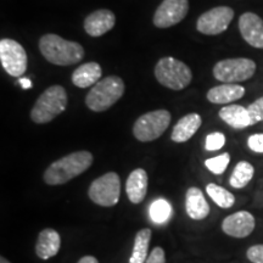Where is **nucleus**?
<instances>
[{"label":"nucleus","mask_w":263,"mask_h":263,"mask_svg":"<svg viewBox=\"0 0 263 263\" xmlns=\"http://www.w3.org/2000/svg\"><path fill=\"white\" fill-rule=\"evenodd\" d=\"M93 163L89 151H76L52 162L44 172V182L49 185H60L85 172Z\"/></svg>","instance_id":"1"},{"label":"nucleus","mask_w":263,"mask_h":263,"mask_svg":"<svg viewBox=\"0 0 263 263\" xmlns=\"http://www.w3.org/2000/svg\"><path fill=\"white\" fill-rule=\"evenodd\" d=\"M39 50L49 62L58 66L76 65L84 58V49L80 43L66 41L58 34L43 35Z\"/></svg>","instance_id":"2"},{"label":"nucleus","mask_w":263,"mask_h":263,"mask_svg":"<svg viewBox=\"0 0 263 263\" xmlns=\"http://www.w3.org/2000/svg\"><path fill=\"white\" fill-rule=\"evenodd\" d=\"M124 82L117 76H108L100 80L89 90L85 104L95 112H103L110 108L122 98Z\"/></svg>","instance_id":"3"},{"label":"nucleus","mask_w":263,"mask_h":263,"mask_svg":"<svg viewBox=\"0 0 263 263\" xmlns=\"http://www.w3.org/2000/svg\"><path fill=\"white\" fill-rule=\"evenodd\" d=\"M67 106V93L61 85H51L42 93L31 110V120L34 123H48L64 112Z\"/></svg>","instance_id":"4"},{"label":"nucleus","mask_w":263,"mask_h":263,"mask_svg":"<svg viewBox=\"0 0 263 263\" xmlns=\"http://www.w3.org/2000/svg\"><path fill=\"white\" fill-rule=\"evenodd\" d=\"M155 77L160 84L172 90H182L192 83L190 67L177 59L167 57L159 60L155 66Z\"/></svg>","instance_id":"5"},{"label":"nucleus","mask_w":263,"mask_h":263,"mask_svg":"<svg viewBox=\"0 0 263 263\" xmlns=\"http://www.w3.org/2000/svg\"><path fill=\"white\" fill-rule=\"evenodd\" d=\"M171 118V114L167 110H156L144 114L134 123V137L143 143L156 140L168 128Z\"/></svg>","instance_id":"6"},{"label":"nucleus","mask_w":263,"mask_h":263,"mask_svg":"<svg viewBox=\"0 0 263 263\" xmlns=\"http://www.w3.org/2000/svg\"><path fill=\"white\" fill-rule=\"evenodd\" d=\"M256 67V62L251 59H226L215 65L213 76L223 83H239L250 80L255 74Z\"/></svg>","instance_id":"7"},{"label":"nucleus","mask_w":263,"mask_h":263,"mask_svg":"<svg viewBox=\"0 0 263 263\" xmlns=\"http://www.w3.org/2000/svg\"><path fill=\"white\" fill-rule=\"evenodd\" d=\"M121 180L116 172H108L90 184L88 195L91 201L104 207L115 206L120 200Z\"/></svg>","instance_id":"8"},{"label":"nucleus","mask_w":263,"mask_h":263,"mask_svg":"<svg viewBox=\"0 0 263 263\" xmlns=\"http://www.w3.org/2000/svg\"><path fill=\"white\" fill-rule=\"evenodd\" d=\"M0 61L3 68L12 77H22L27 70V54L25 48L14 39L0 41Z\"/></svg>","instance_id":"9"},{"label":"nucleus","mask_w":263,"mask_h":263,"mask_svg":"<svg viewBox=\"0 0 263 263\" xmlns=\"http://www.w3.org/2000/svg\"><path fill=\"white\" fill-rule=\"evenodd\" d=\"M234 18V10L229 6H217L197 18V31L206 35L221 34L229 27L230 22Z\"/></svg>","instance_id":"10"},{"label":"nucleus","mask_w":263,"mask_h":263,"mask_svg":"<svg viewBox=\"0 0 263 263\" xmlns=\"http://www.w3.org/2000/svg\"><path fill=\"white\" fill-rule=\"evenodd\" d=\"M188 11V0H163L154 15V25L157 28L172 27L183 21Z\"/></svg>","instance_id":"11"},{"label":"nucleus","mask_w":263,"mask_h":263,"mask_svg":"<svg viewBox=\"0 0 263 263\" xmlns=\"http://www.w3.org/2000/svg\"><path fill=\"white\" fill-rule=\"evenodd\" d=\"M255 217L248 211H239L226 217L222 222V230L233 238H246L254 232Z\"/></svg>","instance_id":"12"},{"label":"nucleus","mask_w":263,"mask_h":263,"mask_svg":"<svg viewBox=\"0 0 263 263\" xmlns=\"http://www.w3.org/2000/svg\"><path fill=\"white\" fill-rule=\"evenodd\" d=\"M239 29L251 47L263 49V20L254 12H245L239 18Z\"/></svg>","instance_id":"13"},{"label":"nucleus","mask_w":263,"mask_h":263,"mask_svg":"<svg viewBox=\"0 0 263 263\" xmlns=\"http://www.w3.org/2000/svg\"><path fill=\"white\" fill-rule=\"evenodd\" d=\"M116 16L111 10L100 9L91 12L84 21V29L90 37H101L114 28Z\"/></svg>","instance_id":"14"},{"label":"nucleus","mask_w":263,"mask_h":263,"mask_svg":"<svg viewBox=\"0 0 263 263\" xmlns=\"http://www.w3.org/2000/svg\"><path fill=\"white\" fill-rule=\"evenodd\" d=\"M147 173L145 170L137 168L128 176L126 182L127 196L130 202L140 203L145 199L147 193Z\"/></svg>","instance_id":"15"},{"label":"nucleus","mask_w":263,"mask_h":263,"mask_svg":"<svg viewBox=\"0 0 263 263\" xmlns=\"http://www.w3.org/2000/svg\"><path fill=\"white\" fill-rule=\"evenodd\" d=\"M61 248L60 234L54 229H44L39 233L37 245H35V254L39 258L49 259L58 255Z\"/></svg>","instance_id":"16"},{"label":"nucleus","mask_w":263,"mask_h":263,"mask_svg":"<svg viewBox=\"0 0 263 263\" xmlns=\"http://www.w3.org/2000/svg\"><path fill=\"white\" fill-rule=\"evenodd\" d=\"M245 95V88L235 83H224L207 91V100L212 104H230Z\"/></svg>","instance_id":"17"},{"label":"nucleus","mask_w":263,"mask_h":263,"mask_svg":"<svg viewBox=\"0 0 263 263\" xmlns=\"http://www.w3.org/2000/svg\"><path fill=\"white\" fill-rule=\"evenodd\" d=\"M185 210L188 216L195 221L205 219L210 213V206L207 203L205 195L199 188H189L185 195Z\"/></svg>","instance_id":"18"},{"label":"nucleus","mask_w":263,"mask_h":263,"mask_svg":"<svg viewBox=\"0 0 263 263\" xmlns=\"http://www.w3.org/2000/svg\"><path fill=\"white\" fill-rule=\"evenodd\" d=\"M201 123L202 120L199 114L185 115L174 126L172 134H171V139L174 143H185L196 133Z\"/></svg>","instance_id":"19"},{"label":"nucleus","mask_w":263,"mask_h":263,"mask_svg":"<svg viewBox=\"0 0 263 263\" xmlns=\"http://www.w3.org/2000/svg\"><path fill=\"white\" fill-rule=\"evenodd\" d=\"M101 67L98 62H87L81 65L72 74V83L78 88H88L100 81Z\"/></svg>","instance_id":"20"},{"label":"nucleus","mask_w":263,"mask_h":263,"mask_svg":"<svg viewBox=\"0 0 263 263\" xmlns=\"http://www.w3.org/2000/svg\"><path fill=\"white\" fill-rule=\"evenodd\" d=\"M218 115L227 124L235 129H242V128L251 126L248 107L241 106V105H229V106L222 107Z\"/></svg>","instance_id":"21"},{"label":"nucleus","mask_w":263,"mask_h":263,"mask_svg":"<svg viewBox=\"0 0 263 263\" xmlns=\"http://www.w3.org/2000/svg\"><path fill=\"white\" fill-rule=\"evenodd\" d=\"M151 230L144 228L137 233L134 239L133 252L129 258V263H145L149 257V244L151 240Z\"/></svg>","instance_id":"22"},{"label":"nucleus","mask_w":263,"mask_h":263,"mask_svg":"<svg viewBox=\"0 0 263 263\" xmlns=\"http://www.w3.org/2000/svg\"><path fill=\"white\" fill-rule=\"evenodd\" d=\"M255 168L248 161H240L233 170L232 176H230L229 184L235 189L245 188L248 184L254 178Z\"/></svg>","instance_id":"23"},{"label":"nucleus","mask_w":263,"mask_h":263,"mask_svg":"<svg viewBox=\"0 0 263 263\" xmlns=\"http://www.w3.org/2000/svg\"><path fill=\"white\" fill-rule=\"evenodd\" d=\"M206 193L215 201L216 205L222 209H230L235 202V197L232 193L215 183L207 184Z\"/></svg>","instance_id":"24"},{"label":"nucleus","mask_w":263,"mask_h":263,"mask_svg":"<svg viewBox=\"0 0 263 263\" xmlns=\"http://www.w3.org/2000/svg\"><path fill=\"white\" fill-rule=\"evenodd\" d=\"M172 215V206L164 199H157L150 206V218L156 224H162L167 222Z\"/></svg>","instance_id":"25"},{"label":"nucleus","mask_w":263,"mask_h":263,"mask_svg":"<svg viewBox=\"0 0 263 263\" xmlns=\"http://www.w3.org/2000/svg\"><path fill=\"white\" fill-rule=\"evenodd\" d=\"M230 162V155L228 153L222 154V155H218L216 157H212V159H207L205 161V166L207 170L211 171L212 173L215 174H222L224 173V171L228 167Z\"/></svg>","instance_id":"26"},{"label":"nucleus","mask_w":263,"mask_h":263,"mask_svg":"<svg viewBox=\"0 0 263 263\" xmlns=\"http://www.w3.org/2000/svg\"><path fill=\"white\" fill-rule=\"evenodd\" d=\"M226 144V137L221 132H213L206 137L205 147L207 151H217L222 149Z\"/></svg>","instance_id":"27"},{"label":"nucleus","mask_w":263,"mask_h":263,"mask_svg":"<svg viewBox=\"0 0 263 263\" xmlns=\"http://www.w3.org/2000/svg\"><path fill=\"white\" fill-rule=\"evenodd\" d=\"M250 121H251V126L261 122L263 120V97L257 99L248 107Z\"/></svg>","instance_id":"28"},{"label":"nucleus","mask_w":263,"mask_h":263,"mask_svg":"<svg viewBox=\"0 0 263 263\" xmlns=\"http://www.w3.org/2000/svg\"><path fill=\"white\" fill-rule=\"evenodd\" d=\"M248 145L254 153L263 154V133L252 134L248 139Z\"/></svg>","instance_id":"29"},{"label":"nucleus","mask_w":263,"mask_h":263,"mask_svg":"<svg viewBox=\"0 0 263 263\" xmlns=\"http://www.w3.org/2000/svg\"><path fill=\"white\" fill-rule=\"evenodd\" d=\"M246 256L252 263H263V245L251 246L246 252Z\"/></svg>","instance_id":"30"},{"label":"nucleus","mask_w":263,"mask_h":263,"mask_svg":"<svg viewBox=\"0 0 263 263\" xmlns=\"http://www.w3.org/2000/svg\"><path fill=\"white\" fill-rule=\"evenodd\" d=\"M145 263H166V256H164V250L162 248H155L151 251Z\"/></svg>","instance_id":"31"},{"label":"nucleus","mask_w":263,"mask_h":263,"mask_svg":"<svg viewBox=\"0 0 263 263\" xmlns=\"http://www.w3.org/2000/svg\"><path fill=\"white\" fill-rule=\"evenodd\" d=\"M18 83L22 85V88H24V89H29V88L32 87V82H31V80H28V78L20 77L18 78Z\"/></svg>","instance_id":"32"},{"label":"nucleus","mask_w":263,"mask_h":263,"mask_svg":"<svg viewBox=\"0 0 263 263\" xmlns=\"http://www.w3.org/2000/svg\"><path fill=\"white\" fill-rule=\"evenodd\" d=\"M78 263H99V261L93 256H84L78 261Z\"/></svg>","instance_id":"33"},{"label":"nucleus","mask_w":263,"mask_h":263,"mask_svg":"<svg viewBox=\"0 0 263 263\" xmlns=\"http://www.w3.org/2000/svg\"><path fill=\"white\" fill-rule=\"evenodd\" d=\"M0 263H10V261L9 259H6L4 256H2V257H0Z\"/></svg>","instance_id":"34"}]
</instances>
